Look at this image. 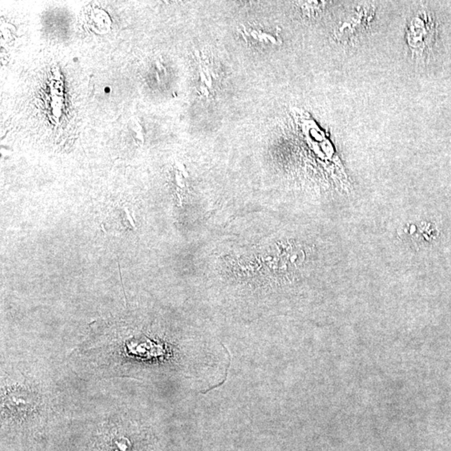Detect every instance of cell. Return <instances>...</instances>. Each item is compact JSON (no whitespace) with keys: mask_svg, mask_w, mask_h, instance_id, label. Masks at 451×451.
<instances>
[{"mask_svg":"<svg viewBox=\"0 0 451 451\" xmlns=\"http://www.w3.org/2000/svg\"><path fill=\"white\" fill-rule=\"evenodd\" d=\"M434 33L432 19L425 12H419L408 21L406 39L413 54L422 55L430 47Z\"/></svg>","mask_w":451,"mask_h":451,"instance_id":"obj_1","label":"cell"},{"mask_svg":"<svg viewBox=\"0 0 451 451\" xmlns=\"http://www.w3.org/2000/svg\"><path fill=\"white\" fill-rule=\"evenodd\" d=\"M375 9L373 5H359L351 13L348 19L337 26L335 34L337 38L346 41H354L355 36L361 35L369 26V23L374 17Z\"/></svg>","mask_w":451,"mask_h":451,"instance_id":"obj_2","label":"cell"},{"mask_svg":"<svg viewBox=\"0 0 451 451\" xmlns=\"http://www.w3.org/2000/svg\"><path fill=\"white\" fill-rule=\"evenodd\" d=\"M243 33H244V35L247 36V38L253 40L258 43L266 44L270 42L272 44H278V39L277 38L278 37V34L273 35V34L267 33V32H264L261 29H252V28L247 29L245 27L243 29Z\"/></svg>","mask_w":451,"mask_h":451,"instance_id":"obj_3","label":"cell"},{"mask_svg":"<svg viewBox=\"0 0 451 451\" xmlns=\"http://www.w3.org/2000/svg\"><path fill=\"white\" fill-rule=\"evenodd\" d=\"M302 10L305 15H313L314 13H318L321 10L322 7L324 6V2H318V1H310V2H299Z\"/></svg>","mask_w":451,"mask_h":451,"instance_id":"obj_4","label":"cell"}]
</instances>
